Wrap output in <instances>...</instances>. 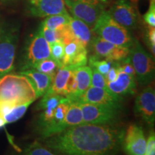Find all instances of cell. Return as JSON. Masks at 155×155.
<instances>
[{"mask_svg":"<svg viewBox=\"0 0 155 155\" xmlns=\"http://www.w3.org/2000/svg\"><path fill=\"white\" fill-rule=\"evenodd\" d=\"M83 124H112L118 118L119 108L98 104L81 103Z\"/></svg>","mask_w":155,"mask_h":155,"instance_id":"cell-8","label":"cell"},{"mask_svg":"<svg viewBox=\"0 0 155 155\" xmlns=\"http://www.w3.org/2000/svg\"><path fill=\"white\" fill-rule=\"evenodd\" d=\"M0 33H1V29H0Z\"/></svg>","mask_w":155,"mask_h":155,"instance_id":"cell-38","label":"cell"},{"mask_svg":"<svg viewBox=\"0 0 155 155\" xmlns=\"http://www.w3.org/2000/svg\"><path fill=\"white\" fill-rule=\"evenodd\" d=\"M73 17L83 21L92 29L103 11L98 1L88 0H64Z\"/></svg>","mask_w":155,"mask_h":155,"instance_id":"cell-6","label":"cell"},{"mask_svg":"<svg viewBox=\"0 0 155 155\" xmlns=\"http://www.w3.org/2000/svg\"><path fill=\"white\" fill-rule=\"evenodd\" d=\"M48 58H50V46L38 30L27 44L21 71L33 69L37 63Z\"/></svg>","mask_w":155,"mask_h":155,"instance_id":"cell-5","label":"cell"},{"mask_svg":"<svg viewBox=\"0 0 155 155\" xmlns=\"http://www.w3.org/2000/svg\"><path fill=\"white\" fill-rule=\"evenodd\" d=\"M65 102H70L66 97L61 95H51V96H43L42 100L37 106L38 110H43L45 108H56L58 105Z\"/></svg>","mask_w":155,"mask_h":155,"instance_id":"cell-25","label":"cell"},{"mask_svg":"<svg viewBox=\"0 0 155 155\" xmlns=\"http://www.w3.org/2000/svg\"><path fill=\"white\" fill-rule=\"evenodd\" d=\"M22 155H59L56 154L39 141H35L26 147Z\"/></svg>","mask_w":155,"mask_h":155,"instance_id":"cell-28","label":"cell"},{"mask_svg":"<svg viewBox=\"0 0 155 155\" xmlns=\"http://www.w3.org/2000/svg\"><path fill=\"white\" fill-rule=\"evenodd\" d=\"M119 75L116 80L114 82L106 83V88L112 94L121 98L125 96L133 95L137 88L136 77L127 74L119 69Z\"/></svg>","mask_w":155,"mask_h":155,"instance_id":"cell-16","label":"cell"},{"mask_svg":"<svg viewBox=\"0 0 155 155\" xmlns=\"http://www.w3.org/2000/svg\"><path fill=\"white\" fill-rule=\"evenodd\" d=\"M121 101V97L112 94L107 88L90 86L77 101L120 108Z\"/></svg>","mask_w":155,"mask_h":155,"instance_id":"cell-12","label":"cell"},{"mask_svg":"<svg viewBox=\"0 0 155 155\" xmlns=\"http://www.w3.org/2000/svg\"><path fill=\"white\" fill-rule=\"evenodd\" d=\"M20 74L28 77L35 90L37 98L42 97L51 86L53 77L39 72L35 69H28L19 71Z\"/></svg>","mask_w":155,"mask_h":155,"instance_id":"cell-18","label":"cell"},{"mask_svg":"<svg viewBox=\"0 0 155 155\" xmlns=\"http://www.w3.org/2000/svg\"><path fill=\"white\" fill-rule=\"evenodd\" d=\"M71 16L68 14L66 15H55L47 17L42 23L47 28L54 30H61L65 26L69 24Z\"/></svg>","mask_w":155,"mask_h":155,"instance_id":"cell-24","label":"cell"},{"mask_svg":"<svg viewBox=\"0 0 155 155\" xmlns=\"http://www.w3.org/2000/svg\"><path fill=\"white\" fill-rule=\"evenodd\" d=\"M91 31L106 41L124 48H130L134 40L129 31L116 22L108 11L101 13Z\"/></svg>","mask_w":155,"mask_h":155,"instance_id":"cell-3","label":"cell"},{"mask_svg":"<svg viewBox=\"0 0 155 155\" xmlns=\"http://www.w3.org/2000/svg\"><path fill=\"white\" fill-rule=\"evenodd\" d=\"M50 58L57 62L59 68L62 66V62L64 57L65 45L62 41H56L50 45Z\"/></svg>","mask_w":155,"mask_h":155,"instance_id":"cell-29","label":"cell"},{"mask_svg":"<svg viewBox=\"0 0 155 155\" xmlns=\"http://www.w3.org/2000/svg\"><path fill=\"white\" fill-rule=\"evenodd\" d=\"M82 124H83V113L80 104L78 101L70 103L68 110L63 120V131Z\"/></svg>","mask_w":155,"mask_h":155,"instance_id":"cell-23","label":"cell"},{"mask_svg":"<svg viewBox=\"0 0 155 155\" xmlns=\"http://www.w3.org/2000/svg\"><path fill=\"white\" fill-rule=\"evenodd\" d=\"M108 12L116 22L128 30L136 28L138 25L135 7L128 0H118Z\"/></svg>","mask_w":155,"mask_h":155,"instance_id":"cell-10","label":"cell"},{"mask_svg":"<svg viewBox=\"0 0 155 155\" xmlns=\"http://www.w3.org/2000/svg\"><path fill=\"white\" fill-rule=\"evenodd\" d=\"M144 155H155V134L154 131H151L147 142V150Z\"/></svg>","mask_w":155,"mask_h":155,"instance_id":"cell-34","label":"cell"},{"mask_svg":"<svg viewBox=\"0 0 155 155\" xmlns=\"http://www.w3.org/2000/svg\"><path fill=\"white\" fill-rule=\"evenodd\" d=\"M144 20L151 28H155V0H150L148 10L144 15Z\"/></svg>","mask_w":155,"mask_h":155,"instance_id":"cell-32","label":"cell"},{"mask_svg":"<svg viewBox=\"0 0 155 155\" xmlns=\"http://www.w3.org/2000/svg\"><path fill=\"white\" fill-rule=\"evenodd\" d=\"M11 1H13V0H1L2 2H4V3L9 2H11Z\"/></svg>","mask_w":155,"mask_h":155,"instance_id":"cell-36","label":"cell"},{"mask_svg":"<svg viewBox=\"0 0 155 155\" xmlns=\"http://www.w3.org/2000/svg\"><path fill=\"white\" fill-rule=\"evenodd\" d=\"M58 68H59V65L57 62L54 61L53 58H48L37 63L33 69L54 78Z\"/></svg>","mask_w":155,"mask_h":155,"instance_id":"cell-26","label":"cell"},{"mask_svg":"<svg viewBox=\"0 0 155 155\" xmlns=\"http://www.w3.org/2000/svg\"><path fill=\"white\" fill-rule=\"evenodd\" d=\"M119 68H118L117 65H116V62H114L113 65H112L111 68H110L107 74L105 75V79L106 83H111L114 82L117 78L118 75H119Z\"/></svg>","mask_w":155,"mask_h":155,"instance_id":"cell-35","label":"cell"},{"mask_svg":"<svg viewBox=\"0 0 155 155\" xmlns=\"http://www.w3.org/2000/svg\"><path fill=\"white\" fill-rule=\"evenodd\" d=\"M69 28L73 38L87 48L92 40V31L86 23L71 16Z\"/></svg>","mask_w":155,"mask_h":155,"instance_id":"cell-20","label":"cell"},{"mask_svg":"<svg viewBox=\"0 0 155 155\" xmlns=\"http://www.w3.org/2000/svg\"><path fill=\"white\" fill-rule=\"evenodd\" d=\"M73 71V70L66 66L59 68L54 76L51 86L44 96L61 95L65 97L66 96L68 83Z\"/></svg>","mask_w":155,"mask_h":155,"instance_id":"cell-19","label":"cell"},{"mask_svg":"<svg viewBox=\"0 0 155 155\" xmlns=\"http://www.w3.org/2000/svg\"><path fill=\"white\" fill-rule=\"evenodd\" d=\"M147 139L142 127L131 124L125 131L122 147L127 155H144Z\"/></svg>","mask_w":155,"mask_h":155,"instance_id":"cell-11","label":"cell"},{"mask_svg":"<svg viewBox=\"0 0 155 155\" xmlns=\"http://www.w3.org/2000/svg\"><path fill=\"white\" fill-rule=\"evenodd\" d=\"M30 104H26L15 107L0 105V129L20 119L26 113Z\"/></svg>","mask_w":155,"mask_h":155,"instance_id":"cell-21","label":"cell"},{"mask_svg":"<svg viewBox=\"0 0 155 155\" xmlns=\"http://www.w3.org/2000/svg\"><path fill=\"white\" fill-rule=\"evenodd\" d=\"M17 43V35L14 30L0 33V79L12 73Z\"/></svg>","mask_w":155,"mask_h":155,"instance_id":"cell-7","label":"cell"},{"mask_svg":"<svg viewBox=\"0 0 155 155\" xmlns=\"http://www.w3.org/2000/svg\"><path fill=\"white\" fill-rule=\"evenodd\" d=\"M91 86L96 87V88H106V81L105 76L101 73L92 68V77Z\"/></svg>","mask_w":155,"mask_h":155,"instance_id":"cell-31","label":"cell"},{"mask_svg":"<svg viewBox=\"0 0 155 155\" xmlns=\"http://www.w3.org/2000/svg\"><path fill=\"white\" fill-rule=\"evenodd\" d=\"M91 47L94 56L112 62H119L129 55L130 48L121 47L106 41L98 36L92 38Z\"/></svg>","mask_w":155,"mask_h":155,"instance_id":"cell-9","label":"cell"},{"mask_svg":"<svg viewBox=\"0 0 155 155\" xmlns=\"http://www.w3.org/2000/svg\"><path fill=\"white\" fill-rule=\"evenodd\" d=\"M98 1H99L100 2H104V3H106V2H107L108 0H98Z\"/></svg>","mask_w":155,"mask_h":155,"instance_id":"cell-37","label":"cell"},{"mask_svg":"<svg viewBox=\"0 0 155 155\" xmlns=\"http://www.w3.org/2000/svg\"><path fill=\"white\" fill-rule=\"evenodd\" d=\"M134 111L147 124L153 126L155 120V91L153 87L147 86L137 96Z\"/></svg>","mask_w":155,"mask_h":155,"instance_id":"cell-13","label":"cell"},{"mask_svg":"<svg viewBox=\"0 0 155 155\" xmlns=\"http://www.w3.org/2000/svg\"><path fill=\"white\" fill-rule=\"evenodd\" d=\"M40 30V33L42 34V35L43 36V38L45 39V40L47 41L50 45L51 44L54 43L56 41L60 40L61 41V38H60V33L58 30H51V29L47 28L46 26L42 24L40 25V28L38 29Z\"/></svg>","mask_w":155,"mask_h":155,"instance_id":"cell-30","label":"cell"},{"mask_svg":"<svg viewBox=\"0 0 155 155\" xmlns=\"http://www.w3.org/2000/svg\"><path fill=\"white\" fill-rule=\"evenodd\" d=\"M127 58L134 69L136 79L139 84L145 86L152 82L154 78V61L137 39L134 40Z\"/></svg>","mask_w":155,"mask_h":155,"instance_id":"cell-4","label":"cell"},{"mask_svg":"<svg viewBox=\"0 0 155 155\" xmlns=\"http://www.w3.org/2000/svg\"><path fill=\"white\" fill-rule=\"evenodd\" d=\"M71 102H65L58 105L55 108L53 119L45 127L39 131L41 139H45L63 131V123L66 116Z\"/></svg>","mask_w":155,"mask_h":155,"instance_id":"cell-17","label":"cell"},{"mask_svg":"<svg viewBox=\"0 0 155 155\" xmlns=\"http://www.w3.org/2000/svg\"><path fill=\"white\" fill-rule=\"evenodd\" d=\"M88 62L90 67L93 69L96 70L98 72L101 73L104 76L107 74L110 68H111L114 62L108 61L106 59H101L92 55L88 58Z\"/></svg>","mask_w":155,"mask_h":155,"instance_id":"cell-27","label":"cell"},{"mask_svg":"<svg viewBox=\"0 0 155 155\" xmlns=\"http://www.w3.org/2000/svg\"><path fill=\"white\" fill-rule=\"evenodd\" d=\"M146 41L147 45L153 55L155 53V28H151L148 26L146 33Z\"/></svg>","mask_w":155,"mask_h":155,"instance_id":"cell-33","label":"cell"},{"mask_svg":"<svg viewBox=\"0 0 155 155\" xmlns=\"http://www.w3.org/2000/svg\"><path fill=\"white\" fill-rule=\"evenodd\" d=\"M124 129L112 124H82L41 139L59 155H116L122 147Z\"/></svg>","mask_w":155,"mask_h":155,"instance_id":"cell-1","label":"cell"},{"mask_svg":"<svg viewBox=\"0 0 155 155\" xmlns=\"http://www.w3.org/2000/svg\"><path fill=\"white\" fill-rule=\"evenodd\" d=\"M88 60L87 48L84 47L77 40H71L65 44L64 57L61 67L66 66L75 70L86 65Z\"/></svg>","mask_w":155,"mask_h":155,"instance_id":"cell-15","label":"cell"},{"mask_svg":"<svg viewBox=\"0 0 155 155\" xmlns=\"http://www.w3.org/2000/svg\"><path fill=\"white\" fill-rule=\"evenodd\" d=\"M27 5L30 15L37 17L68 14L64 0H27Z\"/></svg>","mask_w":155,"mask_h":155,"instance_id":"cell-14","label":"cell"},{"mask_svg":"<svg viewBox=\"0 0 155 155\" xmlns=\"http://www.w3.org/2000/svg\"><path fill=\"white\" fill-rule=\"evenodd\" d=\"M37 95L30 79L20 73H9L0 79V105L11 107L32 104Z\"/></svg>","mask_w":155,"mask_h":155,"instance_id":"cell-2","label":"cell"},{"mask_svg":"<svg viewBox=\"0 0 155 155\" xmlns=\"http://www.w3.org/2000/svg\"><path fill=\"white\" fill-rule=\"evenodd\" d=\"M73 73L77 82V101L80 96L91 86L92 77V68L90 66L79 67L73 70Z\"/></svg>","mask_w":155,"mask_h":155,"instance_id":"cell-22","label":"cell"}]
</instances>
